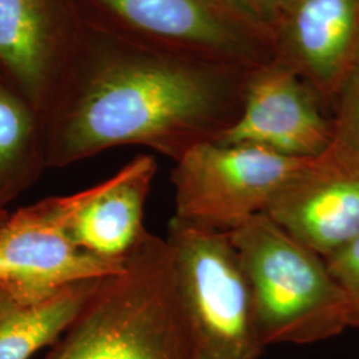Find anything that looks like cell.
<instances>
[{"instance_id":"obj_15","label":"cell","mask_w":359,"mask_h":359,"mask_svg":"<svg viewBox=\"0 0 359 359\" xmlns=\"http://www.w3.org/2000/svg\"><path fill=\"white\" fill-rule=\"evenodd\" d=\"M345 295L348 327H359V237L325 258Z\"/></svg>"},{"instance_id":"obj_19","label":"cell","mask_w":359,"mask_h":359,"mask_svg":"<svg viewBox=\"0 0 359 359\" xmlns=\"http://www.w3.org/2000/svg\"><path fill=\"white\" fill-rule=\"evenodd\" d=\"M6 297H7V294L0 289V304L4 301V298H6Z\"/></svg>"},{"instance_id":"obj_5","label":"cell","mask_w":359,"mask_h":359,"mask_svg":"<svg viewBox=\"0 0 359 359\" xmlns=\"http://www.w3.org/2000/svg\"><path fill=\"white\" fill-rule=\"evenodd\" d=\"M87 26L182 57L255 69L274 59L268 29L231 0H75Z\"/></svg>"},{"instance_id":"obj_4","label":"cell","mask_w":359,"mask_h":359,"mask_svg":"<svg viewBox=\"0 0 359 359\" xmlns=\"http://www.w3.org/2000/svg\"><path fill=\"white\" fill-rule=\"evenodd\" d=\"M193 359H258L250 283L229 233L172 217L165 238Z\"/></svg>"},{"instance_id":"obj_3","label":"cell","mask_w":359,"mask_h":359,"mask_svg":"<svg viewBox=\"0 0 359 359\" xmlns=\"http://www.w3.org/2000/svg\"><path fill=\"white\" fill-rule=\"evenodd\" d=\"M250 283L264 346L320 342L348 327L347 305L323 257L268 215L229 231Z\"/></svg>"},{"instance_id":"obj_13","label":"cell","mask_w":359,"mask_h":359,"mask_svg":"<svg viewBox=\"0 0 359 359\" xmlns=\"http://www.w3.org/2000/svg\"><path fill=\"white\" fill-rule=\"evenodd\" d=\"M100 280L71 285L35 304L23 305L6 297L0 304V359H29L40 348L52 346Z\"/></svg>"},{"instance_id":"obj_1","label":"cell","mask_w":359,"mask_h":359,"mask_svg":"<svg viewBox=\"0 0 359 359\" xmlns=\"http://www.w3.org/2000/svg\"><path fill=\"white\" fill-rule=\"evenodd\" d=\"M249 69L154 51L86 26L41 117L46 167L121 145L175 163L240 117Z\"/></svg>"},{"instance_id":"obj_20","label":"cell","mask_w":359,"mask_h":359,"mask_svg":"<svg viewBox=\"0 0 359 359\" xmlns=\"http://www.w3.org/2000/svg\"><path fill=\"white\" fill-rule=\"evenodd\" d=\"M355 68H359V53H358V60H357V65H355Z\"/></svg>"},{"instance_id":"obj_9","label":"cell","mask_w":359,"mask_h":359,"mask_svg":"<svg viewBox=\"0 0 359 359\" xmlns=\"http://www.w3.org/2000/svg\"><path fill=\"white\" fill-rule=\"evenodd\" d=\"M86 26L75 0H0V77L41 114Z\"/></svg>"},{"instance_id":"obj_2","label":"cell","mask_w":359,"mask_h":359,"mask_svg":"<svg viewBox=\"0 0 359 359\" xmlns=\"http://www.w3.org/2000/svg\"><path fill=\"white\" fill-rule=\"evenodd\" d=\"M43 359H193L167 241L145 231Z\"/></svg>"},{"instance_id":"obj_11","label":"cell","mask_w":359,"mask_h":359,"mask_svg":"<svg viewBox=\"0 0 359 359\" xmlns=\"http://www.w3.org/2000/svg\"><path fill=\"white\" fill-rule=\"evenodd\" d=\"M273 40L274 59L334 105L358 60L359 0H286Z\"/></svg>"},{"instance_id":"obj_12","label":"cell","mask_w":359,"mask_h":359,"mask_svg":"<svg viewBox=\"0 0 359 359\" xmlns=\"http://www.w3.org/2000/svg\"><path fill=\"white\" fill-rule=\"evenodd\" d=\"M157 173L149 154L135 157L115 176L76 193L68 231L83 250L108 261H126L145 233L144 208Z\"/></svg>"},{"instance_id":"obj_10","label":"cell","mask_w":359,"mask_h":359,"mask_svg":"<svg viewBox=\"0 0 359 359\" xmlns=\"http://www.w3.org/2000/svg\"><path fill=\"white\" fill-rule=\"evenodd\" d=\"M322 104L306 81L273 59L249 72L240 117L217 142L255 144L295 158L317 157L335 139L333 120Z\"/></svg>"},{"instance_id":"obj_8","label":"cell","mask_w":359,"mask_h":359,"mask_svg":"<svg viewBox=\"0 0 359 359\" xmlns=\"http://www.w3.org/2000/svg\"><path fill=\"white\" fill-rule=\"evenodd\" d=\"M268 215L297 241L326 258L359 237V152L334 139L277 194Z\"/></svg>"},{"instance_id":"obj_14","label":"cell","mask_w":359,"mask_h":359,"mask_svg":"<svg viewBox=\"0 0 359 359\" xmlns=\"http://www.w3.org/2000/svg\"><path fill=\"white\" fill-rule=\"evenodd\" d=\"M44 169L40 114L0 77V210H7Z\"/></svg>"},{"instance_id":"obj_7","label":"cell","mask_w":359,"mask_h":359,"mask_svg":"<svg viewBox=\"0 0 359 359\" xmlns=\"http://www.w3.org/2000/svg\"><path fill=\"white\" fill-rule=\"evenodd\" d=\"M75 205L76 193L50 197L0 224V289L13 302L35 304L124 268L126 261L99 258L72 241L68 225Z\"/></svg>"},{"instance_id":"obj_6","label":"cell","mask_w":359,"mask_h":359,"mask_svg":"<svg viewBox=\"0 0 359 359\" xmlns=\"http://www.w3.org/2000/svg\"><path fill=\"white\" fill-rule=\"evenodd\" d=\"M306 160L255 144L201 142L172 170L173 217L206 229L234 231L266 213Z\"/></svg>"},{"instance_id":"obj_18","label":"cell","mask_w":359,"mask_h":359,"mask_svg":"<svg viewBox=\"0 0 359 359\" xmlns=\"http://www.w3.org/2000/svg\"><path fill=\"white\" fill-rule=\"evenodd\" d=\"M8 215H10V213H8L7 210H0V224H1L6 218L8 217Z\"/></svg>"},{"instance_id":"obj_17","label":"cell","mask_w":359,"mask_h":359,"mask_svg":"<svg viewBox=\"0 0 359 359\" xmlns=\"http://www.w3.org/2000/svg\"><path fill=\"white\" fill-rule=\"evenodd\" d=\"M245 15L273 35V28L286 0H231Z\"/></svg>"},{"instance_id":"obj_16","label":"cell","mask_w":359,"mask_h":359,"mask_svg":"<svg viewBox=\"0 0 359 359\" xmlns=\"http://www.w3.org/2000/svg\"><path fill=\"white\" fill-rule=\"evenodd\" d=\"M335 137L359 152V68H355L334 103Z\"/></svg>"}]
</instances>
